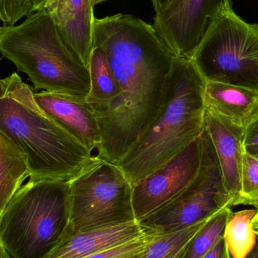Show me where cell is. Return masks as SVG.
<instances>
[{"label": "cell", "instance_id": "7a4b0ae2", "mask_svg": "<svg viewBox=\"0 0 258 258\" xmlns=\"http://www.w3.org/2000/svg\"><path fill=\"white\" fill-rule=\"evenodd\" d=\"M0 134L26 158L31 180L70 181L96 159L43 111L17 73L0 79Z\"/></svg>", "mask_w": 258, "mask_h": 258}, {"label": "cell", "instance_id": "8fae6325", "mask_svg": "<svg viewBox=\"0 0 258 258\" xmlns=\"http://www.w3.org/2000/svg\"><path fill=\"white\" fill-rule=\"evenodd\" d=\"M38 105L97 158L102 138L95 110L87 98L68 94L34 92Z\"/></svg>", "mask_w": 258, "mask_h": 258}, {"label": "cell", "instance_id": "30bf717a", "mask_svg": "<svg viewBox=\"0 0 258 258\" xmlns=\"http://www.w3.org/2000/svg\"><path fill=\"white\" fill-rule=\"evenodd\" d=\"M229 0H171L153 26L177 58L192 60L206 32Z\"/></svg>", "mask_w": 258, "mask_h": 258}, {"label": "cell", "instance_id": "9a60e30c", "mask_svg": "<svg viewBox=\"0 0 258 258\" xmlns=\"http://www.w3.org/2000/svg\"><path fill=\"white\" fill-rule=\"evenodd\" d=\"M206 110L245 128L258 111L255 91L217 82H206L204 93Z\"/></svg>", "mask_w": 258, "mask_h": 258}, {"label": "cell", "instance_id": "44dd1931", "mask_svg": "<svg viewBox=\"0 0 258 258\" xmlns=\"http://www.w3.org/2000/svg\"><path fill=\"white\" fill-rule=\"evenodd\" d=\"M239 205L258 209V159L246 152L242 158L240 194L234 206Z\"/></svg>", "mask_w": 258, "mask_h": 258}, {"label": "cell", "instance_id": "3957f363", "mask_svg": "<svg viewBox=\"0 0 258 258\" xmlns=\"http://www.w3.org/2000/svg\"><path fill=\"white\" fill-rule=\"evenodd\" d=\"M205 87L206 80L192 60L174 58L160 110L117 164L132 186L201 135L206 113Z\"/></svg>", "mask_w": 258, "mask_h": 258}, {"label": "cell", "instance_id": "d6986e66", "mask_svg": "<svg viewBox=\"0 0 258 258\" xmlns=\"http://www.w3.org/2000/svg\"><path fill=\"white\" fill-rule=\"evenodd\" d=\"M211 218L178 231L158 234L147 247L143 258H181L190 241Z\"/></svg>", "mask_w": 258, "mask_h": 258}, {"label": "cell", "instance_id": "e0dca14e", "mask_svg": "<svg viewBox=\"0 0 258 258\" xmlns=\"http://www.w3.org/2000/svg\"><path fill=\"white\" fill-rule=\"evenodd\" d=\"M30 177L26 158L0 134V215Z\"/></svg>", "mask_w": 258, "mask_h": 258}, {"label": "cell", "instance_id": "277c9868", "mask_svg": "<svg viewBox=\"0 0 258 258\" xmlns=\"http://www.w3.org/2000/svg\"><path fill=\"white\" fill-rule=\"evenodd\" d=\"M0 54L28 77L36 90L89 97V68L68 49L45 9L18 25L0 27Z\"/></svg>", "mask_w": 258, "mask_h": 258}, {"label": "cell", "instance_id": "ffe728a7", "mask_svg": "<svg viewBox=\"0 0 258 258\" xmlns=\"http://www.w3.org/2000/svg\"><path fill=\"white\" fill-rule=\"evenodd\" d=\"M231 212V208L226 207L212 216L190 241L181 258L204 257L224 236V228Z\"/></svg>", "mask_w": 258, "mask_h": 258}, {"label": "cell", "instance_id": "4316f807", "mask_svg": "<svg viewBox=\"0 0 258 258\" xmlns=\"http://www.w3.org/2000/svg\"><path fill=\"white\" fill-rule=\"evenodd\" d=\"M29 1L31 5L33 12H34L43 9L49 0H29Z\"/></svg>", "mask_w": 258, "mask_h": 258}, {"label": "cell", "instance_id": "52a82bcc", "mask_svg": "<svg viewBox=\"0 0 258 258\" xmlns=\"http://www.w3.org/2000/svg\"><path fill=\"white\" fill-rule=\"evenodd\" d=\"M69 229L102 230L135 222L132 186L119 165L96 158L70 180Z\"/></svg>", "mask_w": 258, "mask_h": 258}, {"label": "cell", "instance_id": "f546056e", "mask_svg": "<svg viewBox=\"0 0 258 258\" xmlns=\"http://www.w3.org/2000/svg\"><path fill=\"white\" fill-rule=\"evenodd\" d=\"M251 223H252V226L253 227H254L256 235L258 236V209L256 210L255 215H254V218H253Z\"/></svg>", "mask_w": 258, "mask_h": 258}, {"label": "cell", "instance_id": "484cf974", "mask_svg": "<svg viewBox=\"0 0 258 258\" xmlns=\"http://www.w3.org/2000/svg\"><path fill=\"white\" fill-rule=\"evenodd\" d=\"M171 1V0H151L155 13H159L163 11Z\"/></svg>", "mask_w": 258, "mask_h": 258}, {"label": "cell", "instance_id": "ba28073f", "mask_svg": "<svg viewBox=\"0 0 258 258\" xmlns=\"http://www.w3.org/2000/svg\"><path fill=\"white\" fill-rule=\"evenodd\" d=\"M201 141V163L197 176L174 200L139 222L145 233L178 231L232 207L215 147L205 127Z\"/></svg>", "mask_w": 258, "mask_h": 258}, {"label": "cell", "instance_id": "5bb4252c", "mask_svg": "<svg viewBox=\"0 0 258 258\" xmlns=\"http://www.w3.org/2000/svg\"><path fill=\"white\" fill-rule=\"evenodd\" d=\"M139 223H128L83 233L67 230L63 239L45 258H84L115 248L142 236Z\"/></svg>", "mask_w": 258, "mask_h": 258}, {"label": "cell", "instance_id": "603a6c76", "mask_svg": "<svg viewBox=\"0 0 258 258\" xmlns=\"http://www.w3.org/2000/svg\"><path fill=\"white\" fill-rule=\"evenodd\" d=\"M33 12L29 0H0V21L5 24L14 25Z\"/></svg>", "mask_w": 258, "mask_h": 258}, {"label": "cell", "instance_id": "cb8c5ba5", "mask_svg": "<svg viewBox=\"0 0 258 258\" xmlns=\"http://www.w3.org/2000/svg\"><path fill=\"white\" fill-rule=\"evenodd\" d=\"M243 147L258 145V111L244 128Z\"/></svg>", "mask_w": 258, "mask_h": 258}, {"label": "cell", "instance_id": "9c48e42d", "mask_svg": "<svg viewBox=\"0 0 258 258\" xmlns=\"http://www.w3.org/2000/svg\"><path fill=\"white\" fill-rule=\"evenodd\" d=\"M201 135L162 166L132 186V205L138 223L181 194L197 176L201 163Z\"/></svg>", "mask_w": 258, "mask_h": 258}, {"label": "cell", "instance_id": "7c38bea8", "mask_svg": "<svg viewBox=\"0 0 258 258\" xmlns=\"http://www.w3.org/2000/svg\"><path fill=\"white\" fill-rule=\"evenodd\" d=\"M92 0H49L45 9L68 49L89 68L95 17Z\"/></svg>", "mask_w": 258, "mask_h": 258}, {"label": "cell", "instance_id": "5b68a950", "mask_svg": "<svg viewBox=\"0 0 258 258\" xmlns=\"http://www.w3.org/2000/svg\"><path fill=\"white\" fill-rule=\"evenodd\" d=\"M70 181L29 180L0 215V243L11 258H45L69 227Z\"/></svg>", "mask_w": 258, "mask_h": 258}, {"label": "cell", "instance_id": "83f0119b", "mask_svg": "<svg viewBox=\"0 0 258 258\" xmlns=\"http://www.w3.org/2000/svg\"><path fill=\"white\" fill-rule=\"evenodd\" d=\"M244 150L246 153H249L251 156L258 159V145L248 146V147H244Z\"/></svg>", "mask_w": 258, "mask_h": 258}, {"label": "cell", "instance_id": "f1b7e54d", "mask_svg": "<svg viewBox=\"0 0 258 258\" xmlns=\"http://www.w3.org/2000/svg\"><path fill=\"white\" fill-rule=\"evenodd\" d=\"M245 258H258V236H257V240L254 248Z\"/></svg>", "mask_w": 258, "mask_h": 258}, {"label": "cell", "instance_id": "ac0fdd59", "mask_svg": "<svg viewBox=\"0 0 258 258\" xmlns=\"http://www.w3.org/2000/svg\"><path fill=\"white\" fill-rule=\"evenodd\" d=\"M255 214L256 209L230 213L224 237L232 258H245L254 248L257 235L251 221Z\"/></svg>", "mask_w": 258, "mask_h": 258}, {"label": "cell", "instance_id": "8992f818", "mask_svg": "<svg viewBox=\"0 0 258 258\" xmlns=\"http://www.w3.org/2000/svg\"><path fill=\"white\" fill-rule=\"evenodd\" d=\"M192 60L206 82L258 93V24L245 22L229 0L217 14Z\"/></svg>", "mask_w": 258, "mask_h": 258}, {"label": "cell", "instance_id": "4fadbf2b", "mask_svg": "<svg viewBox=\"0 0 258 258\" xmlns=\"http://www.w3.org/2000/svg\"><path fill=\"white\" fill-rule=\"evenodd\" d=\"M204 127L215 147L224 187L233 207L240 194L245 128L208 110L205 113Z\"/></svg>", "mask_w": 258, "mask_h": 258}, {"label": "cell", "instance_id": "6da1fadb", "mask_svg": "<svg viewBox=\"0 0 258 258\" xmlns=\"http://www.w3.org/2000/svg\"><path fill=\"white\" fill-rule=\"evenodd\" d=\"M94 46L104 50L120 89L95 112L102 138L97 158L117 165L160 110L175 57L152 24L127 14L95 18Z\"/></svg>", "mask_w": 258, "mask_h": 258}, {"label": "cell", "instance_id": "d4e9b609", "mask_svg": "<svg viewBox=\"0 0 258 258\" xmlns=\"http://www.w3.org/2000/svg\"><path fill=\"white\" fill-rule=\"evenodd\" d=\"M203 258H232L224 236L218 240L215 246Z\"/></svg>", "mask_w": 258, "mask_h": 258}, {"label": "cell", "instance_id": "7402d4cb", "mask_svg": "<svg viewBox=\"0 0 258 258\" xmlns=\"http://www.w3.org/2000/svg\"><path fill=\"white\" fill-rule=\"evenodd\" d=\"M157 235L144 233L126 243L84 258H143L147 247Z\"/></svg>", "mask_w": 258, "mask_h": 258}, {"label": "cell", "instance_id": "2e32d148", "mask_svg": "<svg viewBox=\"0 0 258 258\" xmlns=\"http://www.w3.org/2000/svg\"><path fill=\"white\" fill-rule=\"evenodd\" d=\"M90 92L87 98L95 112L105 109L120 94V89L102 48L94 46L89 63Z\"/></svg>", "mask_w": 258, "mask_h": 258}, {"label": "cell", "instance_id": "4dcf8cb0", "mask_svg": "<svg viewBox=\"0 0 258 258\" xmlns=\"http://www.w3.org/2000/svg\"><path fill=\"white\" fill-rule=\"evenodd\" d=\"M108 1V0H92V3H93L94 6H96V5L100 4V3H104V2Z\"/></svg>", "mask_w": 258, "mask_h": 258}]
</instances>
